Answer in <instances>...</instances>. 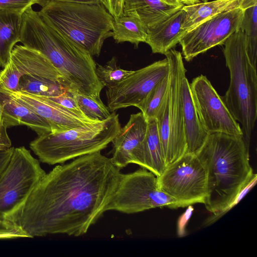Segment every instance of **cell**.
I'll return each mask as SVG.
<instances>
[{
	"label": "cell",
	"instance_id": "obj_33",
	"mask_svg": "<svg viewBox=\"0 0 257 257\" xmlns=\"http://www.w3.org/2000/svg\"><path fill=\"white\" fill-rule=\"evenodd\" d=\"M40 4V0H0V10L16 11L24 13L33 5Z\"/></svg>",
	"mask_w": 257,
	"mask_h": 257
},
{
	"label": "cell",
	"instance_id": "obj_30",
	"mask_svg": "<svg viewBox=\"0 0 257 257\" xmlns=\"http://www.w3.org/2000/svg\"><path fill=\"white\" fill-rule=\"evenodd\" d=\"M257 182V174L253 173L252 175L248 179L244 184L242 188L240 189L239 192L235 197L234 201L227 206L222 211L212 214L208 217L204 222V225H209L219 218L230 211L232 208L236 205L251 190V189L255 185Z\"/></svg>",
	"mask_w": 257,
	"mask_h": 257
},
{
	"label": "cell",
	"instance_id": "obj_27",
	"mask_svg": "<svg viewBox=\"0 0 257 257\" xmlns=\"http://www.w3.org/2000/svg\"><path fill=\"white\" fill-rule=\"evenodd\" d=\"M168 74L159 82L146 98L136 107L141 110L147 120L156 119L157 113L165 99L168 87Z\"/></svg>",
	"mask_w": 257,
	"mask_h": 257
},
{
	"label": "cell",
	"instance_id": "obj_23",
	"mask_svg": "<svg viewBox=\"0 0 257 257\" xmlns=\"http://www.w3.org/2000/svg\"><path fill=\"white\" fill-rule=\"evenodd\" d=\"M144 168L160 176L166 167L162 145L156 119L148 120V128L143 145Z\"/></svg>",
	"mask_w": 257,
	"mask_h": 257
},
{
	"label": "cell",
	"instance_id": "obj_18",
	"mask_svg": "<svg viewBox=\"0 0 257 257\" xmlns=\"http://www.w3.org/2000/svg\"><path fill=\"white\" fill-rule=\"evenodd\" d=\"M185 12L182 8L159 23L148 28L145 43L153 53L164 54L174 48L186 31L182 28Z\"/></svg>",
	"mask_w": 257,
	"mask_h": 257
},
{
	"label": "cell",
	"instance_id": "obj_24",
	"mask_svg": "<svg viewBox=\"0 0 257 257\" xmlns=\"http://www.w3.org/2000/svg\"><path fill=\"white\" fill-rule=\"evenodd\" d=\"M112 31V37L116 43L127 42L138 46L145 42L148 27L138 17L122 14L114 19Z\"/></svg>",
	"mask_w": 257,
	"mask_h": 257
},
{
	"label": "cell",
	"instance_id": "obj_4",
	"mask_svg": "<svg viewBox=\"0 0 257 257\" xmlns=\"http://www.w3.org/2000/svg\"><path fill=\"white\" fill-rule=\"evenodd\" d=\"M38 13L49 26L92 56L99 55L105 40L113 35L114 18L102 4L50 1Z\"/></svg>",
	"mask_w": 257,
	"mask_h": 257
},
{
	"label": "cell",
	"instance_id": "obj_37",
	"mask_svg": "<svg viewBox=\"0 0 257 257\" xmlns=\"http://www.w3.org/2000/svg\"><path fill=\"white\" fill-rule=\"evenodd\" d=\"M14 147L0 150V174L7 166L11 158Z\"/></svg>",
	"mask_w": 257,
	"mask_h": 257
},
{
	"label": "cell",
	"instance_id": "obj_41",
	"mask_svg": "<svg viewBox=\"0 0 257 257\" xmlns=\"http://www.w3.org/2000/svg\"></svg>",
	"mask_w": 257,
	"mask_h": 257
},
{
	"label": "cell",
	"instance_id": "obj_10",
	"mask_svg": "<svg viewBox=\"0 0 257 257\" xmlns=\"http://www.w3.org/2000/svg\"><path fill=\"white\" fill-rule=\"evenodd\" d=\"M163 206L176 209V202L159 189L157 177L154 173L142 168L121 174L106 210L133 214Z\"/></svg>",
	"mask_w": 257,
	"mask_h": 257
},
{
	"label": "cell",
	"instance_id": "obj_34",
	"mask_svg": "<svg viewBox=\"0 0 257 257\" xmlns=\"http://www.w3.org/2000/svg\"><path fill=\"white\" fill-rule=\"evenodd\" d=\"M194 208L190 205L186 211L179 217L177 225V233L179 237H183L186 234V226L193 213Z\"/></svg>",
	"mask_w": 257,
	"mask_h": 257
},
{
	"label": "cell",
	"instance_id": "obj_7",
	"mask_svg": "<svg viewBox=\"0 0 257 257\" xmlns=\"http://www.w3.org/2000/svg\"><path fill=\"white\" fill-rule=\"evenodd\" d=\"M165 55L168 62L169 81L156 119L167 166L187 152L181 95L182 80L186 70L180 52L172 49Z\"/></svg>",
	"mask_w": 257,
	"mask_h": 257
},
{
	"label": "cell",
	"instance_id": "obj_32",
	"mask_svg": "<svg viewBox=\"0 0 257 257\" xmlns=\"http://www.w3.org/2000/svg\"><path fill=\"white\" fill-rule=\"evenodd\" d=\"M73 92L68 90L62 95L48 98L76 114L82 117H87L84 115L79 107L74 96Z\"/></svg>",
	"mask_w": 257,
	"mask_h": 257
},
{
	"label": "cell",
	"instance_id": "obj_17",
	"mask_svg": "<svg viewBox=\"0 0 257 257\" xmlns=\"http://www.w3.org/2000/svg\"><path fill=\"white\" fill-rule=\"evenodd\" d=\"M0 125L7 128L25 125L35 132L38 136L51 132L47 121L1 87Z\"/></svg>",
	"mask_w": 257,
	"mask_h": 257
},
{
	"label": "cell",
	"instance_id": "obj_22",
	"mask_svg": "<svg viewBox=\"0 0 257 257\" xmlns=\"http://www.w3.org/2000/svg\"><path fill=\"white\" fill-rule=\"evenodd\" d=\"M23 12L0 10V66L8 63L15 45L20 41Z\"/></svg>",
	"mask_w": 257,
	"mask_h": 257
},
{
	"label": "cell",
	"instance_id": "obj_12",
	"mask_svg": "<svg viewBox=\"0 0 257 257\" xmlns=\"http://www.w3.org/2000/svg\"><path fill=\"white\" fill-rule=\"evenodd\" d=\"M190 87L201 123L208 134L222 133L243 136L239 124L206 76L194 78Z\"/></svg>",
	"mask_w": 257,
	"mask_h": 257
},
{
	"label": "cell",
	"instance_id": "obj_21",
	"mask_svg": "<svg viewBox=\"0 0 257 257\" xmlns=\"http://www.w3.org/2000/svg\"><path fill=\"white\" fill-rule=\"evenodd\" d=\"M245 0H215L184 6L185 17L182 28L186 32L223 12L242 8Z\"/></svg>",
	"mask_w": 257,
	"mask_h": 257
},
{
	"label": "cell",
	"instance_id": "obj_31",
	"mask_svg": "<svg viewBox=\"0 0 257 257\" xmlns=\"http://www.w3.org/2000/svg\"><path fill=\"white\" fill-rule=\"evenodd\" d=\"M29 238L22 229L11 221L0 219V239Z\"/></svg>",
	"mask_w": 257,
	"mask_h": 257
},
{
	"label": "cell",
	"instance_id": "obj_35",
	"mask_svg": "<svg viewBox=\"0 0 257 257\" xmlns=\"http://www.w3.org/2000/svg\"><path fill=\"white\" fill-rule=\"evenodd\" d=\"M105 7L114 19L123 14V0H106Z\"/></svg>",
	"mask_w": 257,
	"mask_h": 257
},
{
	"label": "cell",
	"instance_id": "obj_40",
	"mask_svg": "<svg viewBox=\"0 0 257 257\" xmlns=\"http://www.w3.org/2000/svg\"><path fill=\"white\" fill-rule=\"evenodd\" d=\"M163 1L168 4H172V5L182 4L179 2V0H163Z\"/></svg>",
	"mask_w": 257,
	"mask_h": 257
},
{
	"label": "cell",
	"instance_id": "obj_38",
	"mask_svg": "<svg viewBox=\"0 0 257 257\" xmlns=\"http://www.w3.org/2000/svg\"><path fill=\"white\" fill-rule=\"evenodd\" d=\"M41 6H43L46 3L50 1H59L77 3L89 4H102L104 6L106 4V0H40Z\"/></svg>",
	"mask_w": 257,
	"mask_h": 257
},
{
	"label": "cell",
	"instance_id": "obj_15",
	"mask_svg": "<svg viewBox=\"0 0 257 257\" xmlns=\"http://www.w3.org/2000/svg\"><path fill=\"white\" fill-rule=\"evenodd\" d=\"M148 128V121L142 112L132 114L127 123L120 128L112 141L111 160L118 169L129 164L144 168L143 145Z\"/></svg>",
	"mask_w": 257,
	"mask_h": 257
},
{
	"label": "cell",
	"instance_id": "obj_19",
	"mask_svg": "<svg viewBox=\"0 0 257 257\" xmlns=\"http://www.w3.org/2000/svg\"><path fill=\"white\" fill-rule=\"evenodd\" d=\"M181 95L186 153L196 154L204 144L208 134L201 123L186 75L182 80Z\"/></svg>",
	"mask_w": 257,
	"mask_h": 257
},
{
	"label": "cell",
	"instance_id": "obj_1",
	"mask_svg": "<svg viewBox=\"0 0 257 257\" xmlns=\"http://www.w3.org/2000/svg\"><path fill=\"white\" fill-rule=\"evenodd\" d=\"M121 174L100 151L57 165L6 219L29 238L83 235L107 211Z\"/></svg>",
	"mask_w": 257,
	"mask_h": 257
},
{
	"label": "cell",
	"instance_id": "obj_25",
	"mask_svg": "<svg viewBox=\"0 0 257 257\" xmlns=\"http://www.w3.org/2000/svg\"><path fill=\"white\" fill-rule=\"evenodd\" d=\"M244 14L240 28L243 31L246 48L250 63L256 68L257 0H245Z\"/></svg>",
	"mask_w": 257,
	"mask_h": 257
},
{
	"label": "cell",
	"instance_id": "obj_16",
	"mask_svg": "<svg viewBox=\"0 0 257 257\" xmlns=\"http://www.w3.org/2000/svg\"><path fill=\"white\" fill-rule=\"evenodd\" d=\"M5 89L47 121L51 127V133L61 132L99 122L79 116L47 97Z\"/></svg>",
	"mask_w": 257,
	"mask_h": 257
},
{
	"label": "cell",
	"instance_id": "obj_3",
	"mask_svg": "<svg viewBox=\"0 0 257 257\" xmlns=\"http://www.w3.org/2000/svg\"><path fill=\"white\" fill-rule=\"evenodd\" d=\"M249 147L243 136L222 133L208 134L196 155L207 174V196L204 204L212 214L232 203L253 174Z\"/></svg>",
	"mask_w": 257,
	"mask_h": 257
},
{
	"label": "cell",
	"instance_id": "obj_9",
	"mask_svg": "<svg viewBox=\"0 0 257 257\" xmlns=\"http://www.w3.org/2000/svg\"><path fill=\"white\" fill-rule=\"evenodd\" d=\"M160 190L173 198L177 208L203 203L207 196L206 169L198 156L186 153L157 177Z\"/></svg>",
	"mask_w": 257,
	"mask_h": 257
},
{
	"label": "cell",
	"instance_id": "obj_29",
	"mask_svg": "<svg viewBox=\"0 0 257 257\" xmlns=\"http://www.w3.org/2000/svg\"><path fill=\"white\" fill-rule=\"evenodd\" d=\"M116 62V58L113 57L106 64L96 66L97 77L102 85L107 88L115 86L134 71L120 68Z\"/></svg>",
	"mask_w": 257,
	"mask_h": 257
},
{
	"label": "cell",
	"instance_id": "obj_13",
	"mask_svg": "<svg viewBox=\"0 0 257 257\" xmlns=\"http://www.w3.org/2000/svg\"><path fill=\"white\" fill-rule=\"evenodd\" d=\"M169 72L166 58L134 71L115 86L106 91L107 106L113 112L129 106H136Z\"/></svg>",
	"mask_w": 257,
	"mask_h": 257
},
{
	"label": "cell",
	"instance_id": "obj_20",
	"mask_svg": "<svg viewBox=\"0 0 257 257\" xmlns=\"http://www.w3.org/2000/svg\"><path fill=\"white\" fill-rule=\"evenodd\" d=\"M183 4H168L163 0H123V14L139 18L149 28L181 9Z\"/></svg>",
	"mask_w": 257,
	"mask_h": 257
},
{
	"label": "cell",
	"instance_id": "obj_39",
	"mask_svg": "<svg viewBox=\"0 0 257 257\" xmlns=\"http://www.w3.org/2000/svg\"><path fill=\"white\" fill-rule=\"evenodd\" d=\"M179 1L183 5H190L198 3L200 1L206 2H207V0H179Z\"/></svg>",
	"mask_w": 257,
	"mask_h": 257
},
{
	"label": "cell",
	"instance_id": "obj_11",
	"mask_svg": "<svg viewBox=\"0 0 257 257\" xmlns=\"http://www.w3.org/2000/svg\"><path fill=\"white\" fill-rule=\"evenodd\" d=\"M244 9L238 8L220 13L186 32L179 41L182 55L191 61L200 54L224 43L239 29Z\"/></svg>",
	"mask_w": 257,
	"mask_h": 257
},
{
	"label": "cell",
	"instance_id": "obj_36",
	"mask_svg": "<svg viewBox=\"0 0 257 257\" xmlns=\"http://www.w3.org/2000/svg\"><path fill=\"white\" fill-rule=\"evenodd\" d=\"M7 130L6 127L0 125V150H6L12 147V142Z\"/></svg>",
	"mask_w": 257,
	"mask_h": 257
},
{
	"label": "cell",
	"instance_id": "obj_2",
	"mask_svg": "<svg viewBox=\"0 0 257 257\" xmlns=\"http://www.w3.org/2000/svg\"><path fill=\"white\" fill-rule=\"evenodd\" d=\"M20 42L48 58L61 74L59 82L66 89L100 97L104 86L97 77L96 64L92 56L49 26L32 7L23 14Z\"/></svg>",
	"mask_w": 257,
	"mask_h": 257
},
{
	"label": "cell",
	"instance_id": "obj_8",
	"mask_svg": "<svg viewBox=\"0 0 257 257\" xmlns=\"http://www.w3.org/2000/svg\"><path fill=\"white\" fill-rule=\"evenodd\" d=\"M46 173L30 150L14 148L0 174V219H6L23 204Z\"/></svg>",
	"mask_w": 257,
	"mask_h": 257
},
{
	"label": "cell",
	"instance_id": "obj_5",
	"mask_svg": "<svg viewBox=\"0 0 257 257\" xmlns=\"http://www.w3.org/2000/svg\"><path fill=\"white\" fill-rule=\"evenodd\" d=\"M223 49L230 84L221 96L224 104L239 124L244 140L249 144L257 117L256 68L250 63L245 36L239 28L225 41Z\"/></svg>",
	"mask_w": 257,
	"mask_h": 257
},
{
	"label": "cell",
	"instance_id": "obj_28",
	"mask_svg": "<svg viewBox=\"0 0 257 257\" xmlns=\"http://www.w3.org/2000/svg\"><path fill=\"white\" fill-rule=\"evenodd\" d=\"M79 107L87 117L97 121L108 118L111 113L101 101L100 97H95L73 92Z\"/></svg>",
	"mask_w": 257,
	"mask_h": 257
},
{
	"label": "cell",
	"instance_id": "obj_6",
	"mask_svg": "<svg viewBox=\"0 0 257 257\" xmlns=\"http://www.w3.org/2000/svg\"><path fill=\"white\" fill-rule=\"evenodd\" d=\"M121 128L114 111L106 119L59 133L38 136L30 147L40 162L50 165L99 152L107 147Z\"/></svg>",
	"mask_w": 257,
	"mask_h": 257
},
{
	"label": "cell",
	"instance_id": "obj_26",
	"mask_svg": "<svg viewBox=\"0 0 257 257\" xmlns=\"http://www.w3.org/2000/svg\"><path fill=\"white\" fill-rule=\"evenodd\" d=\"M67 89L58 80L38 76H22L19 81V91L44 97L57 96Z\"/></svg>",
	"mask_w": 257,
	"mask_h": 257
},
{
	"label": "cell",
	"instance_id": "obj_14",
	"mask_svg": "<svg viewBox=\"0 0 257 257\" xmlns=\"http://www.w3.org/2000/svg\"><path fill=\"white\" fill-rule=\"evenodd\" d=\"M25 75L59 81L61 78L60 73L43 54L18 45L14 47L8 63L0 71V87L18 91L19 79Z\"/></svg>",
	"mask_w": 257,
	"mask_h": 257
}]
</instances>
